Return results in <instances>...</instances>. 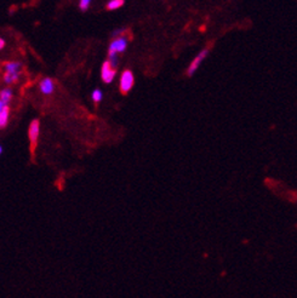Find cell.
<instances>
[{"label":"cell","instance_id":"cell-1","mask_svg":"<svg viewBox=\"0 0 297 298\" xmlns=\"http://www.w3.org/2000/svg\"><path fill=\"white\" fill-rule=\"evenodd\" d=\"M135 85V76L133 73L130 69H125L124 72L120 75V81H119V89L120 92L123 95L129 94Z\"/></svg>","mask_w":297,"mask_h":298},{"label":"cell","instance_id":"cell-2","mask_svg":"<svg viewBox=\"0 0 297 298\" xmlns=\"http://www.w3.org/2000/svg\"><path fill=\"white\" fill-rule=\"evenodd\" d=\"M209 49H204L201 50L200 52H199L198 55H197L196 57H194L193 60H192V62L189 63L188 68H187V75L188 76H193L197 73V70L199 69V67L201 66V63L204 62L205 60H206V57L209 56Z\"/></svg>","mask_w":297,"mask_h":298},{"label":"cell","instance_id":"cell-3","mask_svg":"<svg viewBox=\"0 0 297 298\" xmlns=\"http://www.w3.org/2000/svg\"><path fill=\"white\" fill-rule=\"evenodd\" d=\"M128 38L125 35L118 36V38H114L112 40V43L109 44L108 47V54H123L125 51L126 47H128Z\"/></svg>","mask_w":297,"mask_h":298},{"label":"cell","instance_id":"cell-4","mask_svg":"<svg viewBox=\"0 0 297 298\" xmlns=\"http://www.w3.org/2000/svg\"><path fill=\"white\" fill-rule=\"evenodd\" d=\"M115 75H117V68L113 67L108 60L104 61L101 67V78L102 80H103V83L110 84L114 80Z\"/></svg>","mask_w":297,"mask_h":298},{"label":"cell","instance_id":"cell-5","mask_svg":"<svg viewBox=\"0 0 297 298\" xmlns=\"http://www.w3.org/2000/svg\"><path fill=\"white\" fill-rule=\"evenodd\" d=\"M39 134H40V123H39L38 119L32 120L30 129H28V137H30L31 144L33 148H35L36 143H38Z\"/></svg>","mask_w":297,"mask_h":298},{"label":"cell","instance_id":"cell-6","mask_svg":"<svg viewBox=\"0 0 297 298\" xmlns=\"http://www.w3.org/2000/svg\"><path fill=\"white\" fill-rule=\"evenodd\" d=\"M39 90L44 95H51L55 91V83L51 78L41 79L39 83Z\"/></svg>","mask_w":297,"mask_h":298},{"label":"cell","instance_id":"cell-7","mask_svg":"<svg viewBox=\"0 0 297 298\" xmlns=\"http://www.w3.org/2000/svg\"><path fill=\"white\" fill-rule=\"evenodd\" d=\"M2 68H4V73H20L22 65L17 61H7V62L2 63Z\"/></svg>","mask_w":297,"mask_h":298},{"label":"cell","instance_id":"cell-8","mask_svg":"<svg viewBox=\"0 0 297 298\" xmlns=\"http://www.w3.org/2000/svg\"><path fill=\"white\" fill-rule=\"evenodd\" d=\"M18 79H20V73H4L2 75V81L6 85H12V84L17 83Z\"/></svg>","mask_w":297,"mask_h":298},{"label":"cell","instance_id":"cell-9","mask_svg":"<svg viewBox=\"0 0 297 298\" xmlns=\"http://www.w3.org/2000/svg\"><path fill=\"white\" fill-rule=\"evenodd\" d=\"M9 118H10V108L9 105L4 108L1 113H0V129L6 128V125L9 124Z\"/></svg>","mask_w":297,"mask_h":298},{"label":"cell","instance_id":"cell-10","mask_svg":"<svg viewBox=\"0 0 297 298\" xmlns=\"http://www.w3.org/2000/svg\"><path fill=\"white\" fill-rule=\"evenodd\" d=\"M12 95H14V92H12L11 89L5 88L0 91V99H1L2 102H5V103L9 104V102L11 101L12 99Z\"/></svg>","mask_w":297,"mask_h":298},{"label":"cell","instance_id":"cell-11","mask_svg":"<svg viewBox=\"0 0 297 298\" xmlns=\"http://www.w3.org/2000/svg\"><path fill=\"white\" fill-rule=\"evenodd\" d=\"M125 0H109L108 4H107V10L113 11V10L120 9V7L124 5Z\"/></svg>","mask_w":297,"mask_h":298},{"label":"cell","instance_id":"cell-12","mask_svg":"<svg viewBox=\"0 0 297 298\" xmlns=\"http://www.w3.org/2000/svg\"><path fill=\"white\" fill-rule=\"evenodd\" d=\"M91 99H93V101L95 102V103L99 104V102L102 101V99H103V92H102L99 89L94 90L93 94H91Z\"/></svg>","mask_w":297,"mask_h":298},{"label":"cell","instance_id":"cell-13","mask_svg":"<svg viewBox=\"0 0 297 298\" xmlns=\"http://www.w3.org/2000/svg\"><path fill=\"white\" fill-rule=\"evenodd\" d=\"M91 0H79V9L81 11H86L90 7Z\"/></svg>","mask_w":297,"mask_h":298},{"label":"cell","instance_id":"cell-14","mask_svg":"<svg viewBox=\"0 0 297 298\" xmlns=\"http://www.w3.org/2000/svg\"><path fill=\"white\" fill-rule=\"evenodd\" d=\"M126 31H128V30H126V28H119V30H115L112 33V39L118 38V36L124 35V33H126Z\"/></svg>","mask_w":297,"mask_h":298},{"label":"cell","instance_id":"cell-15","mask_svg":"<svg viewBox=\"0 0 297 298\" xmlns=\"http://www.w3.org/2000/svg\"><path fill=\"white\" fill-rule=\"evenodd\" d=\"M6 105H9L7 103H5V102H2L1 99H0V113L2 112V110H4V108L6 107Z\"/></svg>","mask_w":297,"mask_h":298},{"label":"cell","instance_id":"cell-16","mask_svg":"<svg viewBox=\"0 0 297 298\" xmlns=\"http://www.w3.org/2000/svg\"><path fill=\"white\" fill-rule=\"evenodd\" d=\"M4 46H5V40L2 38H0V50L4 49Z\"/></svg>","mask_w":297,"mask_h":298},{"label":"cell","instance_id":"cell-17","mask_svg":"<svg viewBox=\"0 0 297 298\" xmlns=\"http://www.w3.org/2000/svg\"><path fill=\"white\" fill-rule=\"evenodd\" d=\"M1 153H2V147L0 146V154H1Z\"/></svg>","mask_w":297,"mask_h":298}]
</instances>
